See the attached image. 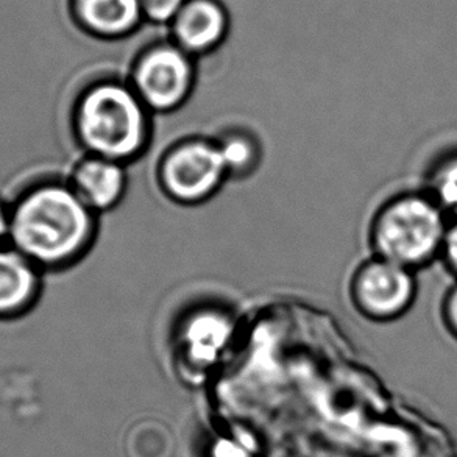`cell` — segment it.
I'll use <instances>...</instances> for the list:
<instances>
[{"label":"cell","mask_w":457,"mask_h":457,"mask_svg":"<svg viewBox=\"0 0 457 457\" xmlns=\"http://www.w3.org/2000/svg\"><path fill=\"white\" fill-rule=\"evenodd\" d=\"M228 179H241L252 173L260 162L261 150L252 135L244 131H229L220 139H216Z\"/></svg>","instance_id":"obj_12"},{"label":"cell","mask_w":457,"mask_h":457,"mask_svg":"<svg viewBox=\"0 0 457 457\" xmlns=\"http://www.w3.org/2000/svg\"><path fill=\"white\" fill-rule=\"evenodd\" d=\"M227 21L222 10L208 0H195L179 12L175 22V35L179 49L186 54H198L212 49L222 39Z\"/></svg>","instance_id":"obj_9"},{"label":"cell","mask_w":457,"mask_h":457,"mask_svg":"<svg viewBox=\"0 0 457 457\" xmlns=\"http://www.w3.org/2000/svg\"><path fill=\"white\" fill-rule=\"evenodd\" d=\"M423 189L450 219H457V147L436 156L429 164Z\"/></svg>","instance_id":"obj_11"},{"label":"cell","mask_w":457,"mask_h":457,"mask_svg":"<svg viewBox=\"0 0 457 457\" xmlns=\"http://www.w3.org/2000/svg\"><path fill=\"white\" fill-rule=\"evenodd\" d=\"M450 217L423 187L387 198L370 223L373 256L420 270L440 260Z\"/></svg>","instance_id":"obj_3"},{"label":"cell","mask_w":457,"mask_h":457,"mask_svg":"<svg viewBox=\"0 0 457 457\" xmlns=\"http://www.w3.org/2000/svg\"><path fill=\"white\" fill-rule=\"evenodd\" d=\"M440 261L446 270L452 273L457 281V219L450 220V227L446 231L445 242L440 254Z\"/></svg>","instance_id":"obj_14"},{"label":"cell","mask_w":457,"mask_h":457,"mask_svg":"<svg viewBox=\"0 0 457 457\" xmlns=\"http://www.w3.org/2000/svg\"><path fill=\"white\" fill-rule=\"evenodd\" d=\"M227 179V167L214 139L192 137L175 144L158 167L161 189L179 204H204Z\"/></svg>","instance_id":"obj_4"},{"label":"cell","mask_w":457,"mask_h":457,"mask_svg":"<svg viewBox=\"0 0 457 457\" xmlns=\"http://www.w3.org/2000/svg\"><path fill=\"white\" fill-rule=\"evenodd\" d=\"M10 237V204L0 197V247L8 244Z\"/></svg>","instance_id":"obj_16"},{"label":"cell","mask_w":457,"mask_h":457,"mask_svg":"<svg viewBox=\"0 0 457 457\" xmlns=\"http://www.w3.org/2000/svg\"><path fill=\"white\" fill-rule=\"evenodd\" d=\"M72 127L87 154L127 164L149 144L150 112L133 87L104 81L75 102Z\"/></svg>","instance_id":"obj_2"},{"label":"cell","mask_w":457,"mask_h":457,"mask_svg":"<svg viewBox=\"0 0 457 457\" xmlns=\"http://www.w3.org/2000/svg\"><path fill=\"white\" fill-rule=\"evenodd\" d=\"M141 0H79L83 21L104 35L130 30L141 16Z\"/></svg>","instance_id":"obj_10"},{"label":"cell","mask_w":457,"mask_h":457,"mask_svg":"<svg viewBox=\"0 0 457 457\" xmlns=\"http://www.w3.org/2000/svg\"><path fill=\"white\" fill-rule=\"evenodd\" d=\"M144 10L154 21H169L177 18L185 8V0H141Z\"/></svg>","instance_id":"obj_13"},{"label":"cell","mask_w":457,"mask_h":457,"mask_svg":"<svg viewBox=\"0 0 457 457\" xmlns=\"http://www.w3.org/2000/svg\"><path fill=\"white\" fill-rule=\"evenodd\" d=\"M189 54L162 46L150 50L137 62L130 87L150 112L167 114L185 105L194 87Z\"/></svg>","instance_id":"obj_6"},{"label":"cell","mask_w":457,"mask_h":457,"mask_svg":"<svg viewBox=\"0 0 457 457\" xmlns=\"http://www.w3.org/2000/svg\"><path fill=\"white\" fill-rule=\"evenodd\" d=\"M8 204V244L44 273L72 266L93 244L97 214L77 195L68 179L35 181Z\"/></svg>","instance_id":"obj_1"},{"label":"cell","mask_w":457,"mask_h":457,"mask_svg":"<svg viewBox=\"0 0 457 457\" xmlns=\"http://www.w3.org/2000/svg\"><path fill=\"white\" fill-rule=\"evenodd\" d=\"M44 272L10 244L0 247V321L22 319L43 294Z\"/></svg>","instance_id":"obj_7"},{"label":"cell","mask_w":457,"mask_h":457,"mask_svg":"<svg viewBox=\"0 0 457 457\" xmlns=\"http://www.w3.org/2000/svg\"><path fill=\"white\" fill-rule=\"evenodd\" d=\"M414 270L373 256L352 279V302L369 320L387 323L408 314L417 298Z\"/></svg>","instance_id":"obj_5"},{"label":"cell","mask_w":457,"mask_h":457,"mask_svg":"<svg viewBox=\"0 0 457 457\" xmlns=\"http://www.w3.org/2000/svg\"><path fill=\"white\" fill-rule=\"evenodd\" d=\"M440 317L446 331L457 340V281L446 291L440 306Z\"/></svg>","instance_id":"obj_15"},{"label":"cell","mask_w":457,"mask_h":457,"mask_svg":"<svg viewBox=\"0 0 457 457\" xmlns=\"http://www.w3.org/2000/svg\"><path fill=\"white\" fill-rule=\"evenodd\" d=\"M68 183L89 210L102 214L122 202L129 175L124 162L87 154L75 164Z\"/></svg>","instance_id":"obj_8"}]
</instances>
